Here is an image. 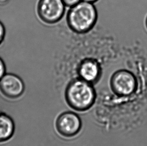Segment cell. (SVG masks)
I'll list each match as a JSON object with an SVG mask.
<instances>
[{
    "mask_svg": "<svg viewBox=\"0 0 147 146\" xmlns=\"http://www.w3.org/2000/svg\"><path fill=\"white\" fill-rule=\"evenodd\" d=\"M94 86L78 77L72 79L64 90V99L68 106L78 112H85L93 107L96 100Z\"/></svg>",
    "mask_w": 147,
    "mask_h": 146,
    "instance_id": "6da1fadb",
    "label": "cell"
},
{
    "mask_svg": "<svg viewBox=\"0 0 147 146\" xmlns=\"http://www.w3.org/2000/svg\"><path fill=\"white\" fill-rule=\"evenodd\" d=\"M98 19V11L94 4L82 1L70 8L66 16V23L72 32L82 35L93 29Z\"/></svg>",
    "mask_w": 147,
    "mask_h": 146,
    "instance_id": "7a4b0ae2",
    "label": "cell"
},
{
    "mask_svg": "<svg viewBox=\"0 0 147 146\" xmlns=\"http://www.w3.org/2000/svg\"><path fill=\"white\" fill-rule=\"evenodd\" d=\"M109 87L113 93L117 97H129L137 91V79L131 72L125 69L119 70L111 75Z\"/></svg>",
    "mask_w": 147,
    "mask_h": 146,
    "instance_id": "3957f363",
    "label": "cell"
},
{
    "mask_svg": "<svg viewBox=\"0 0 147 146\" xmlns=\"http://www.w3.org/2000/svg\"><path fill=\"white\" fill-rule=\"evenodd\" d=\"M54 126L59 136L64 138L71 139L80 134L82 128V122L76 113L67 111L57 117Z\"/></svg>",
    "mask_w": 147,
    "mask_h": 146,
    "instance_id": "277c9868",
    "label": "cell"
},
{
    "mask_svg": "<svg viewBox=\"0 0 147 146\" xmlns=\"http://www.w3.org/2000/svg\"><path fill=\"white\" fill-rule=\"evenodd\" d=\"M66 6L62 0H39L37 7L39 18L47 24L59 22L65 12Z\"/></svg>",
    "mask_w": 147,
    "mask_h": 146,
    "instance_id": "5b68a950",
    "label": "cell"
},
{
    "mask_svg": "<svg viewBox=\"0 0 147 146\" xmlns=\"http://www.w3.org/2000/svg\"><path fill=\"white\" fill-rule=\"evenodd\" d=\"M76 71L78 78L94 86L97 84L101 79V65L98 60L93 58L86 57L81 60Z\"/></svg>",
    "mask_w": 147,
    "mask_h": 146,
    "instance_id": "8992f818",
    "label": "cell"
},
{
    "mask_svg": "<svg viewBox=\"0 0 147 146\" xmlns=\"http://www.w3.org/2000/svg\"><path fill=\"white\" fill-rule=\"evenodd\" d=\"M25 91L24 82L18 75L6 73L0 80V92L9 100H17L22 97Z\"/></svg>",
    "mask_w": 147,
    "mask_h": 146,
    "instance_id": "52a82bcc",
    "label": "cell"
},
{
    "mask_svg": "<svg viewBox=\"0 0 147 146\" xmlns=\"http://www.w3.org/2000/svg\"><path fill=\"white\" fill-rule=\"evenodd\" d=\"M15 123L12 117L4 112H0V144L7 142L14 136Z\"/></svg>",
    "mask_w": 147,
    "mask_h": 146,
    "instance_id": "ba28073f",
    "label": "cell"
},
{
    "mask_svg": "<svg viewBox=\"0 0 147 146\" xmlns=\"http://www.w3.org/2000/svg\"><path fill=\"white\" fill-rule=\"evenodd\" d=\"M6 36V29L4 24L0 21V45L3 43Z\"/></svg>",
    "mask_w": 147,
    "mask_h": 146,
    "instance_id": "9c48e42d",
    "label": "cell"
},
{
    "mask_svg": "<svg viewBox=\"0 0 147 146\" xmlns=\"http://www.w3.org/2000/svg\"><path fill=\"white\" fill-rule=\"evenodd\" d=\"M62 1L64 4L65 5L66 7L69 8H71L82 1V0H62Z\"/></svg>",
    "mask_w": 147,
    "mask_h": 146,
    "instance_id": "30bf717a",
    "label": "cell"
},
{
    "mask_svg": "<svg viewBox=\"0 0 147 146\" xmlns=\"http://www.w3.org/2000/svg\"><path fill=\"white\" fill-rule=\"evenodd\" d=\"M6 74V66L3 60L0 57V80Z\"/></svg>",
    "mask_w": 147,
    "mask_h": 146,
    "instance_id": "8fae6325",
    "label": "cell"
},
{
    "mask_svg": "<svg viewBox=\"0 0 147 146\" xmlns=\"http://www.w3.org/2000/svg\"><path fill=\"white\" fill-rule=\"evenodd\" d=\"M9 0H0V5L4 6L5 5L7 4Z\"/></svg>",
    "mask_w": 147,
    "mask_h": 146,
    "instance_id": "7c38bea8",
    "label": "cell"
},
{
    "mask_svg": "<svg viewBox=\"0 0 147 146\" xmlns=\"http://www.w3.org/2000/svg\"><path fill=\"white\" fill-rule=\"evenodd\" d=\"M82 1H84V2H88V3H92V4H94L96 2H98V0H82Z\"/></svg>",
    "mask_w": 147,
    "mask_h": 146,
    "instance_id": "4fadbf2b",
    "label": "cell"
},
{
    "mask_svg": "<svg viewBox=\"0 0 147 146\" xmlns=\"http://www.w3.org/2000/svg\"><path fill=\"white\" fill-rule=\"evenodd\" d=\"M145 25L146 27V28H147V17H146V18Z\"/></svg>",
    "mask_w": 147,
    "mask_h": 146,
    "instance_id": "5bb4252c",
    "label": "cell"
}]
</instances>
